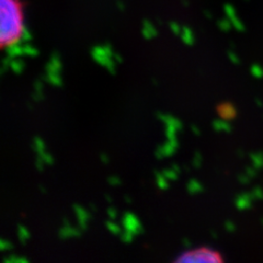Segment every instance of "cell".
I'll use <instances>...</instances> for the list:
<instances>
[{
    "label": "cell",
    "mask_w": 263,
    "mask_h": 263,
    "mask_svg": "<svg viewBox=\"0 0 263 263\" xmlns=\"http://www.w3.org/2000/svg\"><path fill=\"white\" fill-rule=\"evenodd\" d=\"M251 194H252V196L254 197V199L263 200V189L261 186H254Z\"/></svg>",
    "instance_id": "obj_22"
},
{
    "label": "cell",
    "mask_w": 263,
    "mask_h": 263,
    "mask_svg": "<svg viewBox=\"0 0 263 263\" xmlns=\"http://www.w3.org/2000/svg\"><path fill=\"white\" fill-rule=\"evenodd\" d=\"M191 129H192V132H193V133H194L195 135H200V134H201L200 129L197 128L195 125H192V126H191Z\"/></svg>",
    "instance_id": "obj_48"
},
{
    "label": "cell",
    "mask_w": 263,
    "mask_h": 263,
    "mask_svg": "<svg viewBox=\"0 0 263 263\" xmlns=\"http://www.w3.org/2000/svg\"><path fill=\"white\" fill-rule=\"evenodd\" d=\"M153 84H154L155 86H158V82H157V80H156V79H153Z\"/></svg>",
    "instance_id": "obj_63"
},
{
    "label": "cell",
    "mask_w": 263,
    "mask_h": 263,
    "mask_svg": "<svg viewBox=\"0 0 263 263\" xmlns=\"http://www.w3.org/2000/svg\"><path fill=\"white\" fill-rule=\"evenodd\" d=\"M183 41L186 44H191L192 43V36L191 33L187 29H184V34H183Z\"/></svg>",
    "instance_id": "obj_31"
},
{
    "label": "cell",
    "mask_w": 263,
    "mask_h": 263,
    "mask_svg": "<svg viewBox=\"0 0 263 263\" xmlns=\"http://www.w3.org/2000/svg\"><path fill=\"white\" fill-rule=\"evenodd\" d=\"M182 243H183V246L185 247V248H190V247H191V242L189 241L187 239H185V238L182 240Z\"/></svg>",
    "instance_id": "obj_49"
},
{
    "label": "cell",
    "mask_w": 263,
    "mask_h": 263,
    "mask_svg": "<svg viewBox=\"0 0 263 263\" xmlns=\"http://www.w3.org/2000/svg\"><path fill=\"white\" fill-rule=\"evenodd\" d=\"M10 67L15 73H20L22 71L23 67V63L21 61H11L10 63Z\"/></svg>",
    "instance_id": "obj_19"
},
{
    "label": "cell",
    "mask_w": 263,
    "mask_h": 263,
    "mask_svg": "<svg viewBox=\"0 0 263 263\" xmlns=\"http://www.w3.org/2000/svg\"><path fill=\"white\" fill-rule=\"evenodd\" d=\"M124 199H125V201H126V203H128V204H129V203H132V200H130V199H129V197H128V196H127V195H125V196H124Z\"/></svg>",
    "instance_id": "obj_59"
},
{
    "label": "cell",
    "mask_w": 263,
    "mask_h": 263,
    "mask_svg": "<svg viewBox=\"0 0 263 263\" xmlns=\"http://www.w3.org/2000/svg\"><path fill=\"white\" fill-rule=\"evenodd\" d=\"M250 159L253 163V167L256 169H262L263 168V152L258 153H251Z\"/></svg>",
    "instance_id": "obj_11"
},
{
    "label": "cell",
    "mask_w": 263,
    "mask_h": 263,
    "mask_svg": "<svg viewBox=\"0 0 263 263\" xmlns=\"http://www.w3.org/2000/svg\"><path fill=\"white\" fill-rule=\"evenodd\" d=\"M37 156H39V157L42 158V160H43L45 163H47V164H52V163L54 162V159H53L52 156L49 155V154H47V153H45V152L39 154Z\"/></svg>",
    "instance_id": "obj_24"
},
{
    "label": "cell",
    "mask_w": 263,
    "mask_h": 263,
    "mask_svg": "<svg viewBox=\"0 0 263 263\" xmlns=\"http://www.w3.org/2000/svg\"><path fill=\"white\" fill-rule=\"evenodd\" d=\"M253 199H254V197L252 196L251 193H245L243 192V193L239 194V195L236 197L235 204H236V206L239 209V210H241V211L248 210V209L251 208Z\"/></svg>",
    "instance_id": "obj_7"
},
{
    "label": "cell",
    "mask_w": 263,
    "mask_h": 263,
    "mask_svg": "<svg viewBox=\"0 0 263 263\" xmlns=\"http://www.w3.org/2000/svg\"><path fill=\"white\" fill-rule=\"evenodd\" d=\"M63 224H64L65 226H68V225H70V224H69V221H68V219H67V218H63Z\"/></svg>",
    "instance_id": "obj_56"
},
{
    "label": "cell",
    "mask_w": 263,
    "mask_h": 263,
    "mask_svg": "<svg viewBox=\"0 0 263 263\" xmlns=\"http://www.w3.org/2000/svg\"><path fill=\"white\" fill-rule=\"evenodd\" d=\"M177 130H178V129H177L175 126H172V125H167V128H166V135H167L168 139L176 137V132H177Z\"/></svg>",
    "instance_id": "obj_27"
},
{
    "label": "cell",
    "mask_w": 263,
    "mask_h": 263,
    "mask_svg": "<svg viewBox=\"0 0 263 263\" xmlns=\"http://www.w3.org/2000/svg\"><path fill=\"white\" fill-rule=\"evenodd\" d=\"M11 57H9V56H8L7 57V59H5L4 61H3V67H2V69H0V72H5L6 71V69H7V67H8V66H10V63H11Z\"/></svg>",
    "instance_id": "obj_34"
},
{
    "label": "cell",
    "mask_w": 263,
    "mask_h": 263,
    "mask_svg": "<svg viewBox=\"0 0 263 263\" xmlns=\"http://www.w3.org/2000/svg\"><path fill=\"white\" fill-rule=\"evenodd\" d=\"M211 235H212L213 238H217V235H216L215 233H214V232H211Z\"/></svg>",
    "instance_id": "obj_62"
},
{
    "label": "cell",
    "mask_w": 263,
    "mask_h": 263,
    "mask_svg": "<svg viewBox=\"0 0 263 263\" xmlns=\"http://www.w3.org/2000/svg\"><path fill=\"white\" fill-rule=\"evenodd\" d=\"M169 143L174 146V147H178V142H177V139H176V137H174V138H170L169 139Z\"/></svg>",
    "instance_id": "obj_47"
},
{
    "label": "cell",
    "mask_w": 263,
    "mask_h": 263,
    "mask_svg": "<svg viewBox=\"0 0 263 263\" xmlns=\"http://www.w3.org/2000/svg\"><path fill=\"white\" fill-rule=\"evenodd\" d=\"M105 225H106V227H108V229L110 230L111 233H113V234H115V235L121 234V228H120V226L117 225V224H114L113 221H106Z\"/></svg>",
    "instance_id": "obj_20"
},
{
    "label": "cell",
    "mask_w": 263,
    "mask_h": 263,
    "mask_svg": "<svg viewBox=\"0 0 263 263\" xmlns=\"http://www.w3.org/2000/svg\"><path fill=\"white\" fill-rule=\"evenodd\" d=\"M157 118L160 119L163 123H166V125H172L175 126L177 129H181L182 127V123H181L178 119H175L170 117L168 114H162V113H157Z\"/></svg>",
    "instance_id": "obj_9"
},
{
    "label": "cell",
    "mask_w": 263,
    "mask_h": 263,
    "mask_svg": "<svg viewBox=\"0 0 263 263\" xmlns=\"http://www.w3.org/2000/svg\"><path fill=\"white\" fill-rule=\"evenodd\" d=\"M213 128L215 129L216 132H219V130H225L227 132V133H229L230 130H232V126H230V124L228 122L225 121H219V120H215L213 122Z\"/></svg>",
    "instance_id": "obj_13"
},
{
    "label": "cell",
    "mask_w": 263,
    "mask_h": 263,
    "mask_svg": "<svg viewBox=\"0 0 263 263\" xmlns=\"http://www.w3.org/2000/svg\"><path fill=\"white\" fill-rule=\"evenodd\" d=\"M80 236V230L77 228H72L70 225L68 226H63L59 230V237L61 239H67L69 237H79Z\"/></svg>",
    "instance_id": "obj_8"
},
{
    "label": "cell",
    "mask_w": 263,
    "mask_h": 263,
    "mask_svg": "<svg viewBox=\"0 0 263 263\" xmlns=\"http://www.w3.org/2000/svg\"><path fill=\"white\" fill-rule=\"evenodd\" d=\"M251 73L252 76H254L256 78H263V68L261 67L260 65L254 64L251 66Z\"/></svg>",
    "instance_id": "obj_18"
},
{
    "label": "cell",
    "mask_w": 263,
    "mask_h": 263,
    "mask_svg": "<svg viewBox=\"0 0 263 263\" xmlns=\"http://www.w3.org/2000/svg\"><path fill=\"white\" fill-rule=\"evenodd\" d=\"M15 263H28V260H27V259H24V258H19V257H16V261H15Z\"/></svg>",
    "instance_id": "obj_50"
},
{
    "label": "cell",
    "mask_w": 263,
    "mask_h": 263,
    "mask_svg": "<svg viewBox=\"0 0 263 263\" xmlns=\"http://www.w3.org/2000/svg\"><path fill=\"white\" fill-rule=\"evenodd\" d=\"M201 162H202V155L200 154V152H195L194 154V158H193V167L194 168H200L201 166Z\"/></svg>",
    "instance_id": "obj_25"
},
{
    "label": "cell",
    "mask_w": 263,
    "mask_h": 263,
    "mask_svg": "<svg viewBox=\"0 0 263 263\" xmlns=\"http://www.w3.org/2000/svg\"><path fill=\"white\" fill-rule=\"evenodd\" d=\"M45 69H46V72H47V73H59V72H60V69L56 68L55 66H54L51 62H48V63L46 64Z\"/></svg>",
    "instance_id": "obj_28"
},
{
    "label": "cell",
    "mask_w": 263,
    "mask_h": 263,
    "mask_svg": "<svg viewBox=\"0 0 263 263\" xmlns=\"http://www.w3.org/2000/svg\"><path fill=\"white\" fill-rule=\"evenodd\" d=\"M100 159H101V161H102L103 163H108V162H109V157H108V156H106L105 154H101V155H100Z\"/></svg>",
    "instance_id": "obj_45"
},
{
    "label": "cell",
    "mask_w": 263,
    "mask_h": 263,
    "mask_svg": "<svg viewBox=\"0 0 263 263\" xmlns=\"http://www.w3.org/2000/svg\"><path fill=\"white\" fill-rule=\"evenodd\" d=\"M51 62L56 68H59V69H61V62H60V60H59V56H57V54L54 52L53 54H52V57H51Z\"/></svg>",
    "instance_id": "obj_30"
},
{
    "label": "cell",
    "mask_w": 263,
    "mask_h": 263,
    "mask_svg": "<svg viewBox=\"0 0 263 263\" xmlns=\"http://www.w3.org/2000/svg\"><path fill=\"white\" fill-rule=\"evenodd\" d=\"M155 155H156V157H157L158 159H161L163 156H164V154H163V149H162V146L161 147H158L157 149H156V153H155Z\"/></svg>",
    "instance_id": "obj_43"
},
{
    "label": "cell",
    "mask_w": 263,
    "mask_h": 263,
    "mask_svg": "<svg viewBox=\"0 0 263 263\" xmlns=\"http://www.w3.org/2000/svg\"><path fill=\"white\" fill-rule=\"evenodd\" d=\"M108 181H109V183H110L111 185H119V184L121 183L120 179H119L118 177H115V176H111V177L108 179Z\"/></svg>",
    "instance_id": "obj_37"
},
{
    "label": "cell",
    "mask_w": 263,
    "mask_h": 263,
    "mask_svg": "<svg viewBox=\"0 0 263 263\" xmlns=\"http://www.w3.org/2000/svg\"><path fill=\"white\" fill-rule=\"evenodd\" d=\"M155 177L156 180H157V185L161 190H166L168 187V183H167V178L162 175V172H158L157 170H155Z\"/></svg>",
    "instance_id": "obj_14"
},
{
    "label": "cell",
    "mask_w": 263,
    "mask_h": 263,
    "mask_svg": "<svg viewBox=\"0 0 263 263\" xmlns=\"http://www.w3.org/2000/svg\"><path fill=\"white\" fill-rule=\"evenodd\" d=\"M44 161L42 160V158H41V157H39V156H37V158H36V161H35V168L39 170V171H42L43 169H44Z\"/></svg>",
    "instance_id": "obj_35"
},
{
    "label": "cell",
    "mask_w": 263,
    "mask_h": 263,
    "mask_svg": "<svg viewBox=\"0 0 263 263\" xmlns=\"http://www.w3.org/2000/svg\"><path fill=\"white\" fill-rule=\"evenodd\" d=\"M104 51H105V53L108 54L110 57H112V56H113L112 51H111V47H110L109 45H105V46H104Z\"/></svg>",
    "instance_id": "obj_46"
},
{
    "label": "cell",
    "mask_w": 263,
    "mask_h": 263,
    "mask_svg": "<svg viewBox=\"0 0 263 263\" xmlns=\"http://www.w3.org/2000/svg\"><path fill=\"white\" fill-rule=\"evenodd\" d=\"M256 103L258 104V106H259V108H262V106H263V102L260 100V99H256Z\"/></svg>",
    "instance_id": "obj_53"
},
{
    "label": "cell",
    "mask_w": 263,
    "mask_h": 263,
    "mask_svg": "<svg viewBox=\"0 0 263 263\" xmlns=\"http://www.w3.org/2000/svg\"><path fill=\"white\" fill-rule=\"evenodd\" d=\"M34 90L37 92H42V80H36L34 82Z\"/></svg>",
    "instance_id": "obj_41"
},
{
    "label": "cell",
    "mask_w": 263,
    "mask_h": 263,
    "mask_svg": "<svg viewBox=\"0 0 263 263\" xmlns=\"http://www.w3.org/2000/svg\"><path fill=\"white\" fill-rule=\"evenodd\" d=\"M171 169H172V170H175L176 172H178V174L180 172V167L178 166V164H176V163L172 164V166H171Z\"/></svg>",
    "instance_id": "obj_51"
},
{
    "label": "cell",
    "mask_w": 263,
    "mask_h": 263,
    "mask_svg": "<svg viewBox=\"0 0 263 263\" xmlns=\"http://www.w3.org/2000/svg\"><path fill=\"white\" fill-rule=\"evenodd\" d=\"M171 28H172V30H174L176 33H178L179 32V29H178V26H176L175 23H172L171 24Z\"/></svg>",
    "instance_id": "obj_54"
},
{
    "label": "cell",
    "mask_w": 263,
    "mask_h": 263,
    "mask_svg": "<svg viewBox=\"0 0 263 263\" xmlns=\"http://www.w3.org/2000/svg\"><path fill=\"white\" fill-rule=\"evenodd\" d=\"M5 48H6L7 56L11 57V59H13V57H15V56H20V55L24 54L23 48L20 47V45H10V46H7Z\"/></svg>",
    "instance_id": "obj_12"
},
{
    "label": "cell",
    "mask_w": 263,
    "mask_h": 263,
    "mask_svg": "<svg viewBox=\"0 0 263 263\" xmlns=\"http://www.w3.org/2000/svg\"><path fill=\"white\" fill-rule=\"evenodd\" d=\"M186 190L190 194H195V193H199V192L203 191V185L197 180L192 179L189 181V183L186 185Z\"/></svg>",
    "instance_id": "obj_10"
},
{
    "label": "cell",
    "mask_w": 263,
    "mask_h": 263,
    "mask_svg": "<svg viewBox=\"0 0 263 263\" xmlns=\"http://www.w3.org/2000/svg\"><path fill=\"white\" fill-rule=\"evenodd\" d=\"M217 111L220 115V118L223 120H226V121L235 119L237 115V111L235 109V106L229 102H224V103L219 104L217 108Z\"/></svg>",
    "instance_id": "obj_5"
},
{
    "label": "cell",
    "mask_w": 263,
    "mask_h": 263,
    "mask_svg": "<svg viewBox=\"0 0 263 263\" xmlns=\"http://www.w3.org/2000/svg\"><path fill=\"white\" fill-rule=\"evenodd\" d=\"M250 177L248 176V175H239L238 176V181H239L240 183H242V184H248L249 183V181H250Z\"/></svg>",
    "instance_id": "obj_32"
},
{
    "label": "cell",
    "mask_w": 263,
    "mask_h": 263,
    "mask_svg": "<svg viewBox=\"0 0 263 263\" xmlns=\"http://www.w3.org/2000/svg\"><path fill=\"white\" fill-rule=\"evenodd\" d=\"M257 170L254 167H247L246 168V174L248 175L250 178H254L257 176Z\"/></svg>",
    "instance_id": "obj_33"
},
{
    "label": "cell",
    "mask_w": 263,
    "mask_h": 263,
    "mask_svg": "<svg viewBox=\"0 0 263 263\" xmlns=\"http://www.w3.org/2000/svg\"><path fill=\"white\" fill-rule=\"evenodd\" d=\"M237 155L239 156V157H243V152L241 151V149H239V151H237Z\"/></svg>",
    "instance_id": "obj_58"
},
{
    "label": "cell",
    "mask_w": 263,
    "mask_h": 263,
    "mask_svg": "<svg viewBox=\"0 0 263 263\" xmlns=\"http://www.w3.org/2000/svg\"><path fill=\"white\" fill-rule=\"evenodd\" d=\"M162 149H163L164 156H171L172 154H174V153L176 152L177 148L172 146V145L168 142L167 144H164V145L162 146Z\"/></svg>",
    "instance_id": "obj_21"
},
{
    "label": "cell",
    "mask_w": 263,
    "mask_h": 263,
    "mask_svg": "<svg viewBox=\"0 0 263 263\" xmlns=\"http://www.w3.org/2000/svg\"><path fill=\"white\" fill-rule=\"evenodd\" d=\"M225 228H226V230H228V232H234V230L236 229V226L233 221L227 220L225 223Z\"/></svg>",
    "instance_id": "obj_38"
},
{
    "label": "cell",
    "mask_w": 263,
    "mask_h": 263,
    "mask_svg": "<svg viewBox=\"0 0 263 263\" xmlns=\"http://www.w3.org/2000/svg\"><path fill=\"white\" fill-rule=\"evenodd\" d=\"M208 248L209 247H204V248L196 249L194 251H189V252L182 253L178 259H176V262H182V263L209 262L208 256H206Z\"/></svg>",
    "instance_id": "obj_2"
},
{
    "label": "cell",
    "mask_w": 263,
    "mask_h": 263,
    "mask_svg": "<svg viewBox=\"0 0 263 263\" xmlns=\"http://www.w3.org/2000/svg\"><path fill=\"white\" fill-rule=\"evenodd\" d=\"M33 149H34L37 153V155L45 152L44 143L40 137H34V139H33Z\"/></svg>",
    "instance_id": "obj_17"
},
{
    "label": "cell",
    "mask_w": 263,
    "mask_h": 263,
    "mask_svg": "<svg viewBox=\"0 0 263 263\" xmlns=\"http://www.w3.org/2000/svg\"><path fill=\"white\" fill-rule=\"evenodd\" d=\"M0 44L4 47L20 45L23 23L21 0H0Z\"/></svg>",
    "instance_id": "obj_1"
},
{
    "label": "cell",
    "mask_w": 263,
    "mask_h": 263,
    "mask_svg": "<svg viewBox=\"0 0 263 263\" xmlns=\"http://www.w3.org/2000/svg\"><path fill=\"white\" fill-rule=\"evenodd\" d=\"M3 261H4V263H15L16 257L14 256V254H11L10 257H5Z\"/></svg>",
    "instance_id": "obj_42"
},
{
    "label": "cell",
    "mask_w": 263,
    "mask_h": 263,
    "mask_svg": "<svg viewBox=\"0 0 263 263\" xmlns=\"http://www.w3.org/2000/svg\"><path fill=\"white\" fill-rule=\"evenodd\" d=\"M113 57H114V61L117 62V63H122V59H121V57H120L119 55L114 54V55H113Z\"/></svg>",
    "instance_id": "obj_52"
},
{
    "label": "cell",
    "mask_w": 263,
    "mask_h": 263,
    "mask_svg": "<svg viewBox=\"0 0 263 263\" xmlns=\"http://www.w3.org/2000/svg\"><path fill=\"white\" fill-rule=\"evenodd\" d=\"M18 237L21 245L26 243V240L29 238V232L27 230V228L23 227L22 225H18Z\"/></svg>",
    "instance_id": "obj_16"
},
{
    "label": "cell",
    "mask_w": 263,
    "mask_h": 263,
    "mask_svg": "<svg viewBox=\"0 0 263 263\" xmlns=\"http://www.w3.org/2000/svg\"><path fill=\"white\" fill-rule=\"evenodd\" d=\"M32 98H33V100H34V101H41V100H43V99H44L42 92H37V91H35L34 93L32 95Z\"/></svg>",
    "instance_id": "obj_39"
},
{
    "label": "cell",
    "mask_w": 263,
    "mask_h": 263,
    "mask_svg": "<svg viewBox=\"0 0 263 263\" xmlns=\"http://www.w3.org/2000/svg\"><path fill=\"white\" fill-rule=\"evenodd\" d=\"M228 57L230 59V61H232L234 64H239V59L233 53V52H228Z\"/></svg>",
    "instance_id": "obj_40"
},
{
    "label": "cell",
    "mask_w": 263,
    "mask_h": 263,
    "mask_svg": "<svg viewBox=\"0 0 263 263\" xmlns=\"http://www.w3.org/2000/svg\"><path fill=\"white\" fill-rule=\"evenodd\" d=\"M46 82H49L53 86L60 87L62 86V80L59 76V73H47L46 72Z\"/></svg>",
    "instance_id": "obj_15"
},
{
    "label": "cell",
    "mask_w": 263,
    "mask_h": 263,
    "mask_svg": "<svg viewBox=\"0 0 263 263\" xmlns=\"http://www.w3.org/2000/svg\"><path fill=\"white\" fill-rule=\"evenodd\" d=\"M23 52L26 55H29V56H35L37 55V51L36 49H34L33 47H31L30 45H26L23 47Z\"/></svg>",
    "instance_id": "obj_29"
},
{
    "label": "cell",
    "mask_w": 263,
    "mask_h": 263,
    "mask_svg": "<svg viewBox=\"0 0 263 263\" xmlns=\"http://www.w3.org/2000/svg\"><path fill=\"white\" fill-rule=\"evenodd\" d=\"M104 197H105V200L108 201V203H112V199H111V197H110L108 194H105Z\"/></svg>",
    "instance_id": "obj_57"
},
{
    "label": "cell",
    "mask_w": 263,
    "mask_h": 263,
    "mask_svg": "<svg viewBox=\"0 0 263 263\" xmlns=\"http://www.w3.org/2000/svg\"><path fill=\"white\" fill-rule=\"evenodd\" d=\"M12 248V246L10 242H8L6 240H2L0 241V249L2 250H9Z\"/></svg>",
    "instance_id": "obj_36"
},
{
    "label": "cell",
    "mask_w": 263,
    "mask_h": 263,
    "mask_svg": "<svg viewBox=\"0 0 263 263\" xmlns=\"http://www.w3.org/2000/svg\"><path fill=\"white\" fill-rule=\"evenodd\" d=\"M73 211L76 213V216H77V220H78V226L81 230H85L87 228V221L90 218V214L88 211L84 210L79 205L75 204L72 206Z\"/></svg>",
    "instance_id": "obj_6"
},
{
    "label": "cell",
    "mask_w": 263,
    "mask_h": 263,
    "mask_svg": "<svg viewBox=\"0 0 263 263\" xmlns=\"http://www.w3.org/2000/svg\"><path fill=\"white\" fill-rule=\"evenodd\" d=\"M122 225H123V227H124L125 230L133 233L134 235L143 233V228H142L141 223H139L137 217L134 215V214H132V213L127 212L124 214V216H123V218H122Z\"/></svg>",
    "instance_id": "obj_3"
},
{
    "label": "cell",
    "mask_w": 263,
    "mask_h": 263,
    "mask_svg": "<svg viewBox=\"0 0 263 263\" xmlns=\"http://www.w3.org/2000/svg\"><path fill=\"white\" fill-rule=\"evenodd\" d=\"M27 106H28V109H29V110H32V109H33V106H32V104H31V103H28V104H27Z\"/></svg>",
    "instance_id": "obj_61"
},
{
    "label": "cell",
    "mask_w": 263,
    "mask_h": 263,
    "mask_svg": "<svg viewBox=\"0 0 263 263\" xmlns=\"http://www.w3.org/2000/svg\"><path fill=\"white\" fill-rule=\"evenodd\" d=\"M108 215L111 219H115L117 218V211H115L113 208L108 209Z\"/></svg>",
    "instance_id": "obj_44"
},
{
    "label": "cell",
    "mask_w": 263,
    "mask_h": 263,
    "mask_svg": "<svg viewBox=\"0 0 263 263\" xmlns=\"http://www.w3.org/2000/svg\"><path fill=\"white\" fill-rule=\"evenodd\" d=\"M91 55H92V57H93V60H95L98 64H100V65L104 66V67H106V66H108V65L112 62L111 57L105 53L104 47L95 46V47L92 48Z\"/></svg>",
    "instance_id": "obj_4"
},
{
    "label": "cell",
    "mask_w": 263,
    "mask_h": 263,
    "mask_svg": "<svg viewBox=\"0 0 263 263\" xmlns=\"http://www.w3.org/2000/svg\"><path fill=\"white\" fill-rule=\"evenodd\" d=\"M184 170H185V171H189V167H187V166H184Z\"/></svg>",
    "instance_id": "obj_64"
},
{
    "label": "cell",
    "mask_w": 263,
    "mask_h": 263,
    "mask_svg": "<svg viewBox=\"0 0 263 263\" xmlns=\"http://www.w3.org/2000/svg\"><path fill=\"white\" fill-rule=\"evenodd\" d=\"M40 190H41V192H42V193H45V192H46V190H45V187H43L42 185H40Z\"/></svg>",
    "instance_id": "obj_60"
},
{
    "label": "cell",
    "mask_w": 263,
    "mask_h": 263,
    "mask_svg": "<svg viewBox=\"0 0 263 263\" xmlns=\"http://www.w3.org/2000/svg\"><path fill=\"white\" fill-rule=\"evenodd\" d=\"M89 209H90V211H91V212H97V208L93 204H89Z\"/></svg>",
    "instance_id": "obj_55"
},
{
    "label": "cell",
    "mask_w": 263,
    "mask_h": 263,
    "mask_svg": "<svg viewBox=\"0 0 263 263\" xmlns=\"http://www.w3.org/2000/svg\"><path fill=\"white\" fill-rule=\"evenodd\" d=\"M133 237H134L133 233L125 230V232L121 235V239H122V241H124V242H130L132 240H133Z\"/></svg>",
    "instance_id": "obj_26"
},
{
    "label": "cell",
    "mask_w": 263,
    "mask_h": 263,
    "mask_svg": "<svg viewBox=\"0 0 263 263\" xmlns=\"http://www.w3.org/2000/svg\"><path fill=\"white\" fill-rule=\"evenodd\" d=\"M162 175L166 177L167 179H169V180H176L177 178H178V172H176L175 170H167V169H164V170H162Z\"/></svg>",
    "instance_id": "obj_23"
}]
</instances>
